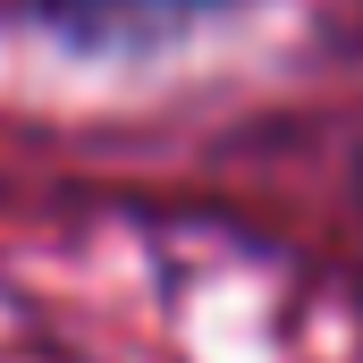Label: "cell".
Here are the masks:
<instances>
[{"mask_svg": "<svg viewBox=\"0 0 363 363\" xmlns=\"http://www.w3.org/2000/svg\"><path fill=\"white\" fill-rule=\"evenodd\" d=\"M77 26H118V17H169V9H211V0H51Z\"/></svg>", "mask_w": 363, "mask_h": 363, "instance_id": "cell-1", "label": "cell"}]
</instances>
